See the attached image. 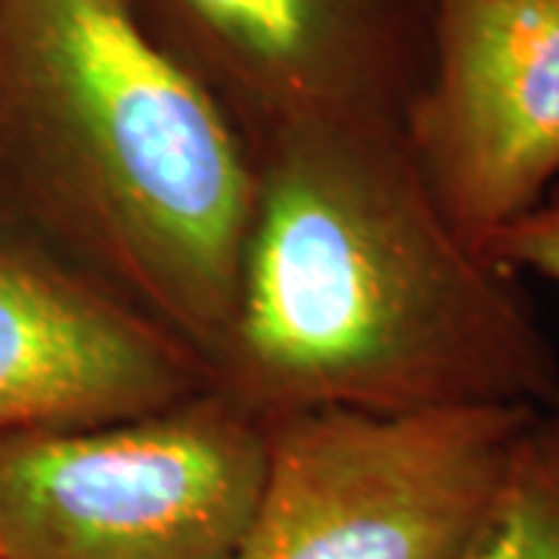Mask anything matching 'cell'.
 <instances>
[{
	"instance_id": "6da1fadb",
	"label": "cell",
	"mask_w": 559,
	"mask_h": 559,
	"mask_svg": "<svg viewBox=\"0 0 559 559\" xmlns=\"http://www.w3.org/2000/svg\"><path fill=\"white\" fill-rule=\"evenodd\" d=\"M259 190L212 385L261 419L463 404L559 411V355L516 274L441 215L399 119L252 140Z\"/></svg>"
},
{
	"instance_id": "7a4b0ae2",
	"label": "cell",
	"mask_w": 559,
	"mask_h": 559,
	"mask_svg": "<svg viewBox=\"0 0 559 559\" xmlns=\"http://www.w3.org/2000/svg\"><path fill=\"white\" fill-rule=\"evenodd\" d=\"M259 165L124 0H0V193L28 237L209 367L230 333Z\"/></svg>"
},
{
	"instance_id": "3957f363",
	"label": "cell",
	"mask_w": 559,
	"mask_h": 559,
	"mask_svg": "<svg viewBox=\"0 0 559 559\" xmlns=\"http://www.w3.org/2000/svg\"><path fill=\"white\" fill-rule=\"evenodd\" d=\"M267 419L209 385L138 417L0 436V559H234Z\"/></svg>"
},
{
	"instance_id": "277c9868",
	"label": "cell",
	"mask_w": 559,
	"mask_h": 559,
	"mask_svg": "<svg viewBox=\"0 0 559 559\" xmlns=\"http://www.w3.org/2000/svg\"><path fill=\"white\" fill-rule=\"evenodd\" d=\"M538 407L305 411L267 423L234 559H463Z\"/></svg>"
},
{
	"instance_id": "5b68a950",
	"label": "cell",
	"mask_w": 559,
	"mask_h": 559,
	"mask_svg": "<svg viewBox=\"0 0 559 559\" xmlns=\"http://www.w3.org/2000/svg\"><path fill=\"white\" fill-rule=\"evenodd\" d=\"M124 3L249 146L299 121H404L429 69L432 0Z\"/></svg>"
},
{
	"instance_id": "8992f818",
	"label": "cell",
	"mask_w": 559,
	"mask_h": 559,
	"mask_svg": "<svg viewBox=\"0 0 559 559\" xmlns=\"http://www.w3.org/2000/svg\"><path fill=\"white\" fill-rule=\"evenodd\" d=\"M404 140L473 249L559 183V0H432L429 69Z\"/></svg>"
},
{
	"instance_id": "52a82bcc",
	"label": "cell",
	"mask_w": 559,
	"mask_h": 559,
	"mask_svg": "<svg viewBox=\"0 0 559 559\" xmlns=\"http://www.w3.org/2000/svg\"><path fill=\"white\" fill-rule=\"evenodd\" d=\"M212 385L165 326L0 227V436L138 417Z\"/></svg>"
},
{
	"instance_id": "ba28073f",
	"label": "cell",
	"mask_w": 559,
	"mask_h": 559,
	"mask_svg": "<svg viewBox=\"0 0 559 559\" xmlns=\"http://www.w3.org/2000/svg\"><path fill=\"white\" fill-rule=\"evenodd\" d=\"M463 559H559V411L522 429L495 507Z\"/></svg>"
},
{
	"instance_id": "9c48e42d",
	"label": "cell",
	"mask_w": 559,
	"mask_h": 559,
	"mask_svg": "<svg viewBox=\"0 0 559 559\" xmlns=\"http://www.w3.org/2000/svg\"><path fill=\"white\" fill-rule=\"evenodd\" d=\"M481 255L510 274H535L559 286V183L520 221L481 242Z\"/></svg>"
}]
</instances>
